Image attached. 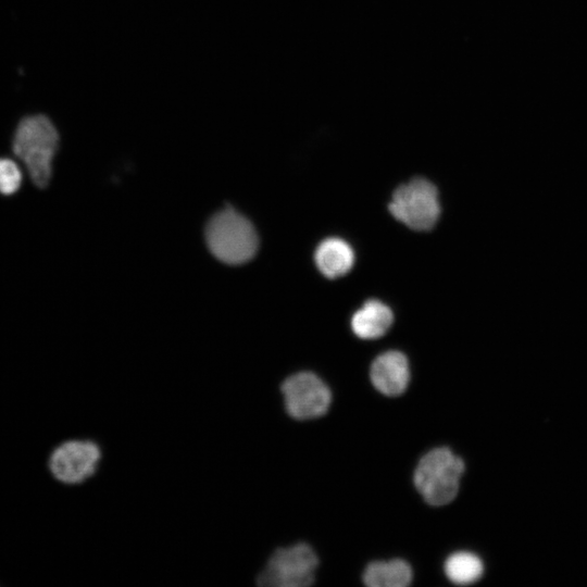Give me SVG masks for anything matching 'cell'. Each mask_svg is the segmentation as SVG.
Masks as SVG:
<instances>
[{
  "instance_id": "ba28073f",
  "label": "cell",
  "mask_w": 587,
  "mask_h": 587,
  "mask_svg": "<svg viewBox=\"0 0 587 587\" xmlns=\"http://www.w3.org/2000/svg\"><path fill=\"white\" fill-rule=\"evenodd\" d=\"M370 376L378 391L386 396H399L410 379L408 359L400 351H386L373 361Z\"/></svg>"
},
{
  "instance_id": "9c48e42d",
  "label": "cell",
  "mask_w": 587,
  "mask_h": 587,
  "mask_svg": "<svg viewBox=\"0 0 587 587\" xmlns=\"http://www.w3.org/2000/svg\"><path fill=\"white\" fill-rule=\"evenodd\" d=\"M315 263L321 273L328 278L347 274L353 266L354 253L348 242L340 238H327L315 250Z\"/></svg>"
},
{
  "instance_id": "52a82bcc",
  "label": "cell",
  "mask_w": 587,
  "mask_h": 587,
  "mask_svg": "<svg viewBox=\"0 0 587 587\" xmlns=\"http://www.w3.org/2000/svg\"><path fill=\"white\" fill-rule=\"evenodd\" d=\"M279 389L287 414L296 420L321 416L330 404V390L320 377L310 372L286 377Z\"/></svg>"
},
{
  "instance_id": "7c38bea8",
  "label": "cell",
  "mask_w": 587,
  "mask_h": 587,
  "mask_svg": "<svg viewBox=\"0 0 587 587\" xmlns=\"http://www.w3.org/2000/svg\"><path fill=\"white\" fill-rule=\"evenodd\" d=\"M445 573L457 585H472L483 577L485 564L474 552L458 551L448 557Z\"/></svg>"
},
{
  "instance_id": "8992f818",
  "label": "cell",
  "mask_w": 587,
  "mask_h": 587,
  "mask_svg": "<svg viewBox=\"0 0 587 587\" xmlns=\"http://www.w3.org/2000/svg\"><path fill=\"white\" fill-rule=\"evenodd\" d=\"M389 211L411 229L429 230L440 215L438 190L429 180L414 178L395 190Z\"/></svg>"
},
{
  "instance_id": "6da1fadb",
  "label": "cell",
  "mask_w": 587,
  "mask_h": 587,
  "mask_svg": "<svg viewBox=\"0 0 587 587\" xmlns=\"http://www.w3.org/2000/svg\"><path fill=\"white\" fill-rule=\"evenodd\" d=\"M60 136L53 122L45 114L23 117L13 136V152L24 163L33 183L45 188L52 175V161Z\"/></svg>"
},
{
  "instance_id": "30bf717a",
  "label": "cell",
  "mask_w": 587,
  "mask_h": 587,
  "mask_svg": "<svg viewBox=\"0 0 587 587\" xmlns=\"http://www.w3.org/2000/svg\"><path fill=\"white\" fill-rule=\"evenodd\" d=\"M391 310L379 300H369L352 316L353 333L362 339H375L383 336L391 326Z\"/></svg>"
},
{
  "instance_id": "277c9868",
  "label": "cell",
  "mask_w": 587,
  "mask_h": 587,
  "mask_svg": "<svg viewBox=\"0 0 587 587\" xmlns=\"http://www.w3.org/2000/svg\"><path fill=\"white\" fill-rule=\"evenodd\" d=\"M104 459L102 445L93 438H68L57 445L48 458L52 477L67 486L88 483L99 472Z\"/></svg>"
},
{
  "instance_id": "8fae6325",
  "label": "cell",
  "mask_w": 587,
  "mask_h": 587,
  "mask_svg": "<svg viewBox=\"0 0 587 587\" xmlns=\"http://www.w3.org/2000/svg\"><path fill=\"white\" fill-rule=\"evenodd\" d=\"M363 580L370 587H405L412 580V570L400 559L376 561L366 566Z\"/></svg>"
},
{
  "instance_id": "4fadbf2b",
  "label": "cell",
  "mask_w": 587,
  "mask_h": 587,
  "mask_svg": "<svg viewBox=\"0 0 587 587\" xmlns=\"http://www.w3.org/2000/svg\"><path fill=\"white\" fill-rule=\"evenodd\" d=\"M22 184V172L11 159L0 158V193L10 196L15 193Z\"/></svg>"
},
{
  "instance_id": "7a4b0ae2",
  "label": "cell",
  "mask_w": 587,
  "mask_h": 587,
  "mask_svg": "<svg viewBox=\"0 0 587 587\" xmlns=\"http://www.w3.org/2000/svg\"><path fill=\"white\" fill-rule=\"evenodd\" d=\"M204 238L211 254L227 265L249 262L259 249L254 226L232 205H226L210 217Z\"/></svg>"
},
{
  "instance_id": "3957f363",
  "label": "cell",
  "mask_w": 587,
  "mask_h": 587,
  "mask_svg": "<svg viewBox=\"0 0 587 587\" xmlns=\"http://www.w3.org/2000/svg\"><path fill=\"white\" fill-rule=\"evenodd\" d=\"M464 461L449 448H436L420 460L414 484L424 500L432 505H444L458 495Z\"/></svg>"
},
{
  "instance_id": "5b68a950",
  "label": "cell",
  "mask_w": 587,
  "mask_h": 587,
  "mask_svg": "<svg viewBox=\"0 0 587 587\" xmlns=\"http://www.w3.org/2000/svg\"><path fill=\"white\" fill-rule=\"evenodd\" d=\"M319 560L312 548L298 542L276 548L255 575L260 587H305L313 584Z\"/></svg>"
}]
</instances>
